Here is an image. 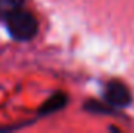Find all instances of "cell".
I'll list each match as a JSON object with an SVG mask.
<instances>
[{
  "mask_svg": "<svg viewBox=\"0 0 134 133\" xmlns=\"http://www.w3.org/2000/svg\"><path fill=\"white\" fill-rule=\"evenodd\" d=\"M6 27L9 34L17 41H30L37 33V21L31 13L19 9L6 19Z\"/></svg>",
  "mask_w": 134,
  "mask_h": 133,
  "instance_id": "cell-1",
  "label": "cell"
},
{
  "mask_svg": "<svg viewBox=\"0 0 134 133\" xmlns=\"http://www.w3.org/2000/svg\"><path fill=\"white\" fill-rule=\"evenodd\" d=\"M104 97L114 106H126L131 102V93H130V89L123 83L112 81V83L108 85Z\"/></svg>",
  "mask_w": 134,
  "mask_h": 133,
  "instance_id": "cell-2",
  "label": "cell"
},
{
  "mask_svg": "<svg viewBox=\"0 0 134 133\" xmlns=\"http://www.w3.org/2000/svg\"><path fill=\"white\" fill-rule=\"evenodd\" d=\"M24 6V0H0V21H6Z\"/></svg>",
  "mask_w": 134,
  "mask_h": 133,
  "instance_id": "cell-3",
  "label": "cell"
}]
</instances>
